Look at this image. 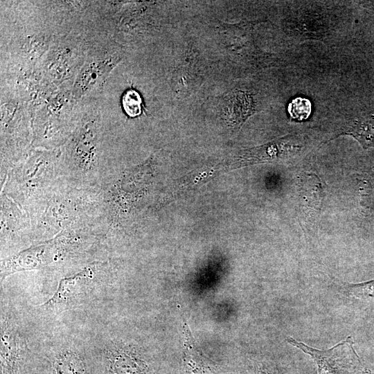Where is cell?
Segmentation results:
<instances>
[{"mask_svg": "<svg viewBox=\"0 0 374 374\" xmlns=\"http://www.w3.org/2000/svg\"><path fill=\"white\" fill-rule=\"evenodd\" d=\"M344 134L352 136L364 149L368 148L374 139V115L346 121L338 129L335 136Z\"/></svg>", "mask_w": 374, "mask_h": 374, "instance_id": "10", "label": "cell"}, {"mask_svg": "<svg viewBox=\"0 0 374 374\" xmlns=\"http://www.w3.org/2000/svg\"><path fill=\"white\" fill-rule=\"evenodd\" d=\"M287 111L292 119L305 120L311 114L312 104L306 98L297 97L289 103Z\"/></svg>", "mask_w": 374, "mask_h": 374, "instance_id": "13", "label": "cell"}, {"mask_svg": "<svg viewBox=\"0 0 374 374\" xmlns=\"http://www.w3.org/2000/svg\"><path fill=\"white\" fill-rule=\"evenodd\" d=\"M42 153L30 158L24 165L16 169L8 183V189L16 199L22 202L39 195L46 190L50 181L54 179L55 164L53 159H46Z\"/></svg>", "mask_w": 374, "mask_h": 374, "instance_id": "7", "label": "cell"}, {"mask_svg": "<svg viewBox=\"0 0 374 374\" xmlns=\"http://www.w3.org/2000/svg\"><path fill=\"white\" fill-rule=\"evenodd\" d=\"M60 185L47 199L46 208L37 217V238L48 240L55 235L87 231V224L102 215L103 199L100 192L73 184Z\"/></svg>", "mask_w": 374, "mask_h": 374, "instance_id": "1", "label": "cell"}, {"mask_svg": "<svg viewBox=\"0 0 374 374\" xmlns=\"http://www.w3.org/2000/svg\"><path fill=\"white\" fill-rule=\"evenodd\" d=\"M118 61L119 59H109L108 61L93 62L87 66L75 84L77 94L79 96L85 94L96 87Z\"/></svg>", "mask_w": 374, "mask_h": 374, "instance_id": "11", "label": "cell"}, {"mask_svg": "<svg viewBox=\"0 0 374 374\" xmlns=\"http://www.w3.org/2000/svg\"><path fill=\"white\" fill-rule=\"evenodd\" d=\"M122 102L124 110L128 116L135 117L141 114L142 100L137 91L133 89L126 91Z\"/></svg>", "mask_w": 374, "mask_h": 374, "instance_id": "14", "label": "cell"}, {"mask_svg": "<svg viewBox=\"0 0 374 374\" xmlns=\"http://www.w3.org/2000/svg\"><path fill=\"white\" fill-rule=\"evenodd\" d=\"M184 364L186 374H212V369L197 349L187 324L184 326Z\"/></svg>", "mask_w": 374, "mask_h": 374, "instance_id": "12", "label": "cell"}, {"mask_svg": "<svg viewBox=\"0 0 374 374\" xmlns=\"http://www.w3.org/2000/svg\"><path fill=\"white\" fill-rule=\"evenodd\" d=\"M257 103L252 91L235 89L224 97L222 109L227 122L234 127H240L258 112Z\"/></svg>", "mask_w": 374, "mask_h": 374, "instance_id": "9", "label": "cell"}, {"mask_svg": "<svg viewBox=\"0 0 374 374\" xmlns=\"http://www.w3.org/2000/svg\"><path fill=\"white\" fill-rule=\"evenodd\" d=\"M37 350L47 361L50 374H93L94 360L88 335L55 328L37 342Z\"/></svg>", "mask_w": 374, "mask_h": 374, "instance_id": "3", "label": "cell"}, {"mask_svg": "<svg viewBox=\"0 0 374 374\" xmlns=\"http://www.w3.org/2000/svg\"><path fill=\"white\" fill-rule=\"evenodd\" d=\"M1 298V374H19L31 352L30 339L16 307L5 296Z\"/></svg>", "mask_w": 374, "mask_h": 374, "instance_id": "5", "label": "cell"}, {"mask_svg": "<svg viewBox=\"0 0 374 374\" xmlns=\"http://www.w3.org/2000/svg\"><path fill=\"white\" fill-rule=\"evenodd\" d=\"M289 344L309 355L314 360L317 374H366L354 347L351 337L327 350H319L292 337L287 339Z\"/></svg>", "mask_w": 374, "mask_h": 374, "instance_id": "6", "label": "cell"}, {"mask_svg": "<svg viewBox=\"0 0 374 374\" xmlns=\"http://www.w3.org/2000/svg\"><path fill=\"white\" fill-rule=\"evenodd\" d=\"M110 275L108 261H92L60 279L53 294L35 310L53 317L91 307L109 292Z\"/></svg>", "mask_w": 374, "mask_h": 374, "instance_id": "2", "label": "cell"}, {"mask_svg": "<svg viewBox=\"0 0 374 374\" xmlns=\"http://www.w3.org/2000/svg\"><path fill=\"white\" fill-rule=\"evenodd\" d=\"M302 147L298 136H286L261 146L242 150L239 161L247 163L287 159L299 152Z\"/></svg>", "mask_w": 374, "mask_h": 374, "instance_id": "8", "label": "cell"}, {"mask_svg": "<svg viewBox=\"0 0 374 374\" xmlns=\"http://www.w3.org/2000/svg\"><path fill=\"white\" fill-rule=\"evenodd\" d=\"M83 231L69 232L21 250L1 262V281L7 276L21 271L39 269L72 255L80 254L91 239Z\"/></svg>", "mask_w": 374, "mask_h": 374, "instance_id": "4", "label": "cell"}, {"mask_svg": "<svg viewBox=\"0 0 374 374\" xmlns=\"http://www.w3.org/2000/svg\"><path fill=\"white\" fill-rule=\"evenodd\" d=\"M348 294L362 299H374V280L359 284L344 286Z\"/></svg>", "mask_w": 374, "mask_h": 374, "instance_id": "15", "label": "cell"}]
</instances>
